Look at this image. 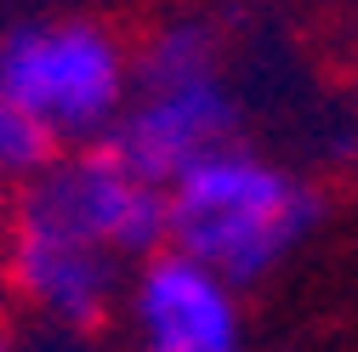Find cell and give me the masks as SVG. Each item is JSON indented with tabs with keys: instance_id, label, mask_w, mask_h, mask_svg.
<instances>
[{
	"instance_id": "cell-9",
	"label": "cell",
	"mask_w": 358,
	"mask_h": 352,
	"mask_svg": "<svg viewBox=\"0 0 358 352\" xmlns=\"http://www.w3.org/2000/svg\"><path fill=\"white\" fill-rule=\"evenodd\" d=\"M6 222H12V193L0 188V239H6Z\"/></svg>"
},
{
	"instance_id": "cell-5",
	"label": "cell",
	"mask_w": 358,
	"mask_h": 352,
	"mask_svg": "<svg viewBox=\"0 0 358 352\" xmlns=\"http://www.w3.org/2000/svg\"><path fill=\"white\" fill-rule=\"evenodd\" d=\"M46 193L69 222L103 244L114 261H154L171 250V193L131 176L108 148H74L52 176H40Z\"/></svg>"
},
{
	"instance_id": "cell-3",
	"label": "cell",
	"mask_w": 358,
	"mask_h": 352,
	"mask_svg": "<svg viewBox=\"0 0 358 352\" xmlns=\"http://www.w3.org/2000/svg\"><path fill=\"white\" fill-rule=\"evenodd\" d=\"M0 279L52 324L97 330L125 295V261H114L103 244L85 239L57 210L46 182H29L12 193V222L0 239Z\"/></svg>"
},
{
	"instance_id": "cell-10",
	"label": "cell",
	"mask_w": 358,
	"mask_h": 352,
	"mask_svg": "<svg viewBox=\"0 0 358 352\" xmlns=\"http://www.w3.org/2000/svg\"><path fill=\"white\" fill-rule=\"evenodd\" d=\"M0 352H17V341H12V335H6V330H0Z\"/></svg>"
},
{
	"instance_id": "cell-2",
	"label": "cell",
	"mask_w": 358,
	"mask_h": 352,
	"mask_svg": "<svg viewBox=\"0 0 358 352\" xmlns=\"http://www.w3.org/2000/svg\"><path fill=\"white\" fill-rule=\"evenodd\" d=\"M0 97L46 119L63 148H97L131 103V52L97 17H29L0 34Z\"/></svg>"
},
{
	"instance_id": "cell-1",
	"label": "cell",
	"mask_w": 358,
	"mask_h": 352,
	"mask_svg": "<svg viewBox=\"0 0 358 352\" xmlns=\"http://www.w3.org/2000/svg\"><path fill=\"white\" fill-rule=\"evenodd\" d=\"M319 216L324 193L313 182L234 142L171 188V250L239 290L273 273Z\"/></svg>"
},
{
	"instance_id": "cell-7",
	"label": "cell",
	"mask_w": 358,
	"mask_h": 352,
	"mask_svg": "<svg viewBox=\"0 0 358 352\" xmlns=\"http://www.w3.org/2000/svg\"><path fill=\"white\" fill-rule=\"evenodd\" d=\"M199 80H222V40L199 17L159 23L137 52H131V97L137 91H182Z\"/></svg>"
},
{
	"instance_id": "cell-4",
	"label": "cell",
	"mask_w": 358,
	"mask_h": 352,
	"mask_svg": "<svg viewBox=\"0 0 358 352\" xmlns=\"http://www.w3.org/2000/svg\"><path fill=\"white\" fill-rule=\"evenodd\" d=\"M234 142H239V97L222 80H199L182 91H137L97 148H108L131 176L171 193L199 159Z\"/></svg>"
},
{
	"instance_id": "cell-8",
	"label": "cell",
	"mask_w": 358,
	"mask_h": 352,
	"mask_svg": "<svg viewBox=\"0 0 358 352\" xmlns=\"http://www.w3.org/2000/svg\"><path fill=\"white\" fill-rule=\"evenodd\" d=\"M63 159H69V148L46 119H34L23 103L0 97V188L17 193L40 176H52Z\"/></svg>"
},
{
	"instance_id": "cell-6",
	"label": "cell",
	"mask_w": 358,
	"mask_h": 352,
	"mask_svg": "<svg viewBox=\"0 0 358 352\" xmlns=\"http://www.w3.org/2000/svg\"><path fill=\"white\" fill-rule=\"evenodd\" d=\"M125 301L143 330V352H239L234 290L176 250L143 261Z\"/></svg>"
}]
</instances>
